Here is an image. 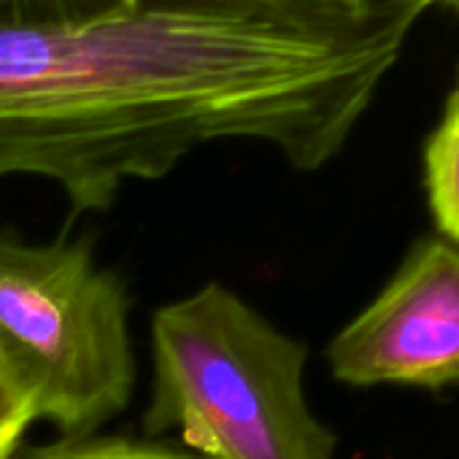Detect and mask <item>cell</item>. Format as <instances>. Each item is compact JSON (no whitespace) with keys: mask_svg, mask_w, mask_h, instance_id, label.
<instances>
[{"mask_svg":"<svg viewBox=\"0 0 459 459\" xmlns=\"http://www.w3.org/2000/svg\"><path fill=\"white\" fill-rule=\"evenodd\" d=\"M454 90L459 92V71H456V82H454Z\"/></svg>","mask_w":459,"mask_h":459,"instance_id":"obj_11","label":"cell"},{"mask_svg":"<svg viewBox=\"0 0 459 459\" xmlns=\"http://www.w3.org/2000/svg\"><path fill=\"white\" fill-rule=\"evenodd\" d=\"M327 362L349 386L459 384V249L446 238L416 241L386 287L330 341Z\"/></svg>","mask_w":459,"mask_h":459,"instance_id":"obj_4","label":"cell"},{"mask_svg":"<svg viewBox=\"0 0 459 459\" xmlns=\"http://www.w3.org/2000/svg\"><path fill=\"white\" fill-rule=\"evenodd\" d=\"M308 349L224 284L152 319L149 435L176 432L195 459H335L306 400Z\"/></svg>","mask_w":459,"mask_h":459,"instance_id":"obj_2","label":"cell"},{"mask_svg":"<svg viewBox=\"0 0 459 459\" xmlns=\"http://www.w3.org/2000/svg\"><path fill=\"white\" fill-rule=\"evenodd\" d=\"M0 359L63 437H90L127 408L130 300L87 241L30 244L0 230Z\"/></svg>","mask_w":459,"mask_h":459,"instance_id":"obj_3","label":"cell"},{"mask_svg":"<svg viewBox=\"0 0 459 459\" xmlns=\"http://www.w3.org/2000/svg\"><path fill=\"white\" fill-rule=\"evenodd\" d=\"M424 184L435 224L459 249V92L451 90L440 122L424 143Z\"/></svg>","mask_w":459,"mask_h":459,"instance_id":"obj_5","label":"cell"},{"mask_svg":"<svg viewBox=\"0 0 459 459\" xmlns=\"http://www.w3.org/2000/svg\"><path fill=\"white\" fill-rule=\"evenodd\" d=\"M427 4H429V9L432 6H448V9L459 12V0H427Z\"/></svg>","mask_w":459,"mask_h":459,"instance_id":"obj_10","label":"cell"},{"mask_svg":"<svg viewBox=\"0 0 459 459\" xmlns=\"http://www.w3.org/2000/svg\"><path fill=\"white\" fill-rule=\"evenodd\" d=\"M247 4L284 12V14H300V17H338V14H354L368 4H373V0H247Z\"/></svg>","mask_w":459,"mask_h":459,"instance_id":"obj_9","label":"cell"},{"mask_svg":"<svg viewBox=\"0 0 459 459\" xmlns=\"http://www.w3.org/2000/svg\"><path fill=\"white\" fill-rule=\"evenodd\" d=\"M427 0L300 17L247 0H135L87 22H0V181H52L108 208L221 141L298 170L341 154Z\"/></svg>","mask_w":459,"mask_h":459,"instance_id":"obj_1","label":"cell"},{"mask_svg":"<svg viewBox=\"0 0 459 459\" xmlns=\"http://www.w3.org/2000/svg\"><path fill=\"white\" fill-rule=\"evenodd\" d=\"M135 0H0V22H87L125 12Z\"/></svg>","mask_w":459,"mask_h":459,"instance_id":"obj_7","label":"cell"},{"mask_svg":"<svg viewBox=\"0 0 459 459\" xmlns=\"http://www.w3.org/2000/svg\"><path fill=\"white\" fill-rule=\"evenodd\" d=\"M12 459H189L173 448L122 437H60L49 446L20 448Z\"/></svg>","mask_w":459,"mask_h":459,"instance_id":"obj_6","label":"cell"},{"mask_svg":"<svg viewBox=\"0 0 459 459\" xmlns=\"http://www.w3.org/2000/svg\"><path fill=\"white\" fill-rule=\"evenodd\" d=\"M36 419V405L28 389L0 359V459H12Z\"/></svg>","mask_w":459,"mask_h":459,"instance_id":"obj_8","label":"cell"}]
</instances>
